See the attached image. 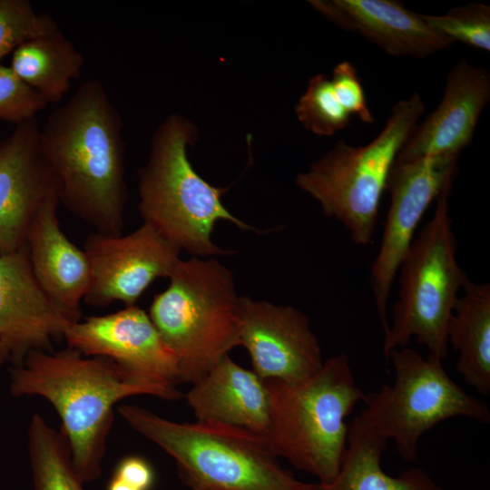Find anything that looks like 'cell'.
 <instances>
[{
    "mask_svg": "<svg viewBox=\"0 0 490 490\" xmlns=\"http://www.w3.org/2000/svg\"><path fill=\"white\" fill-rule=\"evenodd\" d=\"M196 421L235 426L264 434L270 401L265 383L253 370L221 358L186 395Z\"/></svg>",
    "mask_w": 490,
    "mask_h": 490,
    "instance_id": "cell-19",
    "label": "cell"
},
{
    "mask_svg": "<svg viewBox=\"0 0 490 490\" xmlns=\"http://www.w3.org/2000/svg\"><path fill=\"white\" fill-rule=\"evenodd\" d=\"M58 29L52 16L36 13L28 0H0V61L23 42Z\"/></svg>",
    "mask_w": 490,
    "mask_h": 490,
    "instance_id": "cell-26",
    "label": "cell"
},
{
    "mask_svg": "<svg viewBox=\"0 0 490 490\" xmlns=\"http://www.w3.org/2000/svg\"><path fill=\"white\" fill-rule=\"evenodd\" d=\"M264 383L270 409L262 436L271 451L320 483L332 480L347 449L346 418L366 396L356 382L348 355L328 358L304 380Z\"/></svg>",
    "mask_w": 490,
    "mask_h": 490,
    "instance_id": "cell-4",
    "label": "cell"
},
{
    "mask_svg": "<svg viewBox=\"0 0 490 490\" xmlns=\"http://www.w3.org/2000/svg\"><path fill=\"white\" fill-rule=\"evenodd\" d=\"M149 317L177 358L181 382L194 384L240 346L239 299L229 269L211 258L180 260Z\"/></svg>",
    "mask_w": 490,
    "mask_h": 490,
    "instance_id": "cell-5",
    "label": "cell"
},
{
    "mask_svg": "<svg viewBox=\"0 0 490 490\" xmlns=\"http://www.w3.org/2000/svg\"><path fill=\"white\" fill-rule=\"evenodd\" d=\"M387 440L359 415L348 425L347 449L337 475L327 483L313 484L312 490H443L420 467H411L397 476L387 475L381 456Z\"/></svg>",
    "mask_w": 490,
    "mask_h": 490,
    "instance_id": "cell-20",
    "label": "cell"
},
{
    "mask_svg": "<svg viewBox=\"0 0 490 490\" xmlns=\"http://www.w3.org/2000/svg\"><path fill=\"white\" fill-rule=\"evenodd\" d=\"M425 104L416 93L396 103L379 134L363 146L338 142L296 183L340 222L358 245L372 242L382 193L397 157L412 135Z\"/></svg>",
    "mask_w": 490,
    "mask_h": 490,
    "instance_id": "cell-7",
    "label": "cell"
},
{
    "mask_svg": "<svg viewBox=\"0 0 490 490\" xmlns=\"http://www.w3.org/2000/svg\"><path fill=\"white\" fill-rule=\"evenodd\" d=\"M106 490H139V489L126 484L125 482L113 475L110 481L108 482Z\"/></svg>",
    "mask_w": 490,
    "mask_h": 490,
    "instance_id": "cell-30",
    "label": "cell"
},
{
    "mask_svg": "<svg viewBox=\"0 0 490 490\" xmlns=\"http://www.w3.org/2000/svg\"><path fill=\"white\" fill-rule=\"evenodd\" d=\"M330 80L335 95L350 115H357L365 123L375 122L357 69L349 61L338 64L332 70Z\"/></svg>",
    "mask_w": 490,
    "mask_h": 490,
    "instance_id": "cell-28",
    "label": "cell"
},
{
    "mask_svg": "<svg viewBox=\"0 0 490 490\" xmlns=\"http://www.w3.org/2000/svg\"><path fill=\"white\" fill-rule=\"evenodd\" d=\"M57 194L42 204L29 228L26 247L38 283L71 324L82 319L81 302L89 289L91 272L84 250L60 227Z\"/></svg>",
    "mask_w": 490,
    "mask_h": 490,
    "instance_id": "cell-17",
    "label": "cell"
},
{
    "mask_svg": "<svg viewBox=\"0 0 490 490\" xmlns=\"http://www.w3.org/2000/svg\"><path fill=\"white\" fill-rule=\"evenodd\" d=\"M295 112L303 126L317 135L331 136L350 123L351 115L338 100L330 76L326 74L310 79Z\"/></svg>",
    "mask_w": 490,
    "mask_h": 490,
    "instance_id": "cell-24",
    "label": "cell"
},
{
    "mask_svg": "<svg viewBox=\"0 0 490 490\" xmlns=\"http://www.w3.org/2000/svg\"><path fill=\"white\" fill-rule=\"evenodd\" d=\"M450 191L446 189L436 199L432 218L415 236L397 270V299L392 324L384 335L386 359L391 350L406 347L412 338L429 354L441 359L447 355V322L468 279L456 260Z\"/></svg>",
    "mask_w": 490,
    "mask_h": 490,
    "instance_id": "cell-8",
    "label": "cell"
},
{
    "mask_svg": "<svg viewBox=\"0 0 490 490\" xmlns=\"http://www.w3.org/2000/svg\"><path fill=\"white\" fill-rule=\"evenodd\" d=\"M83 250L91 272L83 300L104 307L114 301L135 305L156 279L171 276L181 250L143 222L126 235L93 231L85 239Z\"/></svg>",
    "mask_w": 490,
    "mask_h": 490,
    "instance_id": "cell-12",
    "label": "cell"
},
{
    "mask_svg": "<svg viewBox=\"0 0 490 490\" xmlns=\"http://www.w3.org/2000/svg\"><path fill=\"white\" fill-rule=\"evenodd\" d=\"M48 103L11 67L0 64V120L16 125L36 118Z\"/></svg>",
    "mask_w": 490,
    "mask_h": 490,
    "instance_id": "cell-27",
    "label": "cell"
},
{
    "mask_svg": "<svg viewBox=\"0 0 490 490\" xmlns=\"http://www.w3.org/2000/svg\"><path fill=\"white\" fill-rule=\"evenodd\" d=\"M118 413L176 462L191 490H312L283 468L260 434L216 423H178L136 405Z\"/></svg>",
    "mask_w": 490,
    "mask_h": 490,
    "instance_id": "cell-3",
    "label": "cell"
},
{
    "mask_svg": "<svg viewBox=\"0 0 490 490\" xmlns=\"http://www.w3.org/2000/svg\"><path fill=\"white\" fill-rule=\"evenodd\" d=\"M10 392L16 397L39 396L51 403L83 483L102 473L113 408L119 401L136 395L175 400L162 389L132 382L110 359L86 357L71 348L30 352L12 369Z\"/></svg>",
    "mask_w": 490,
    "mask_h": 490,
    "instance_id": "cell-2",
    "label": "cell"
},
{
    "mask_svg": "<svg viewBox=\"0 0 490 490\" xmlns=\"http://www.w3.org/2000/svg\"><path fill=\"white\" fill-rule=\"evenodd\" d=\"M64 338L83 356L110 359L132 382L181 397L175 387L181 382L177 358L138 306L71 323Z\"/></svg>",
    "mask_w": 490,
    "mask_h": 490,
    "instance_id": "cell-11",
    "label": "cell"
},
{
    "mask_svg": "<svg viewBox=\"0 0 490 490\" xmlns=\"http://www.w3.org/2000/svg\"><path fill=\"white\" fill-rule=\"evenodd\" d=\"M422 16L431 28L453 43L458 41L476 49L490 50V7L485 4L468 3L442 15Z\"/></svg>",
    "mask_w": 490,
    "mask_h": 490,
    "instance_id": "cell-25",
    "label": "cell"
},
{
    "mask_svg": "<svg viewBox=\"0 0 490 490\" xmlns=\"http://www.w3.org/2000/svg\"><path fill=\"white\" fill-rule=\"evenodd\" d=\"M193 134L191 124L178 115L158 127L148 162L138 173V211L143 222L181 250L202 257L230 254L211 240L216 221L226 220L243 230H259L224 207L221 196L227 189L211 185L194 171L186 152Z\"/></svg>",
    "mask_w": 490,
    "mask_h": 490,
    "instance_id": "cell-6",
    "label": "cell"
},
{
    "mask_svg": "<svg viewBox=\"0 0 490 490\" xmlns=\"http://www.w3.org/2000/svg\"><path fill=\"white\" fill-rule=\"evenodd\" d=\"M458 155L440 154L396 161L387 189L390 203L377 255L370 269V286L384 331L388 330L387 305L399 265L431 202L450 189Z\"/></svg>",
    "mask_w": 490,
    "mask_h": 490,
    "instance_id": "cell-10",
    "label": "cell"
},
{
    "mask_svg": "<svg viewBox=\"0 0 490 490\" xmlns=\"http://www.w3.org/2000/svg\"><path fill=\"white\" fill-rule=\"evenodd\" d=\"M36 118L16 125L0 141V253L26 246L31 223L57 181L39 147Z\"/></svg>",
    "mask_w": 490,
    "mask_h": 490,
    "instance_id": "cell-14",
    "label": "cell"
},
{
    "mask_svg": "<svg viewBox=\"0 0 490 490\" xmlns=\"http://www.w3.org/2000/svg\"><path fill=\"white\" fill-rule=\"evenodd\" d=\"M490 99V74L466 59L458 61L446 76L437 108L416 127L396 161L453 154L470 145L480 115Z\"/></svg>",
    "mask_w": 490,
    "mask_h": 490,
    "instance_id": "cell-16",
    "label": "cell"
},
{
    "mask_svg": "<svg viewBox=\"0 0 490 490\" xmlns=\"http://www.w3.org/2000/svg\"><path fill=\"white\" fill-rule=\"evenodd\" d=\"M389 359L396 372L394 384L366 394L359 416L385 439H393L406 461L416 459L419 439L442 421L465 416L489 423L487 405L448 376L443 359L432 354L424 358L408 347L391 350Z\"/></svg>",
    "mask_w": 490,
    "mask_h": 490,
    "instance_id": "cell-9",
    "label": "cell"
},
{
    "mask_svg": "<svg viewBox=\"0 0 490 490\" xmlns=\"http://www.w3.org/2000/svg\"><path fill=\"white\" fill-rule=\"evenodd\" d=\"M239 323L240 346L261 380L298 382L321 368L319 341L300 310L240 297Z\"/></svg>",
    "mask_w": 490,
    "mask_h": 490,
    "instance_id": "cell-13",
    "label": "cell"
},
{
    "mask_svg": "<svg viewBox=\"0 0 490 490\" xmlns=\"http://www.w3.org/2000/svg\"><path fill=\"white\" fill-rule=\"evenodd\" d=\"M8 358H9V353L6 348L0 342V368Z\"/></svg>",
    "mask_w": 490,
    "mask_h": 490,
    "instance_id": "cell-31",
    "label": "cell"
},
{
    "mask_svg": "<svg viewBox=\"0 0 490 490\" xmlns=\"http://www.w3.org/2000/svg\"><path fill=\"white\" fill-rule=\"evenodd\" d=\"M113 475L139 490H151L155 480L151 464L138 456L122 458L116 466Z\"/></svg>",
    "mask_w": 490,
    "mask_h": 490,
    "instance_id": "cell-29",
    "label": "cell"
},
{
    "mask_svg": "<svg viewBox=\"0 0 490 490\" xmlns=\"http://www.w3.org/2000/svg\"><path fill=\"white\" fill-rule=\"evenodd\" d=\"M28 454L34 490H83L66 436L39 414L30 421Z\"/></svg>",
    "mask_w": 490,
    "mask_h": 490,
    "instance_id": "cell-23",
    "label": "cell"
},
{
    "mask_svg": "<svg viewBox=\"0 0 490 490\" xmlns=\"http://www.w3.org/2000/svg\"><path fill=\"white\" fill-rule=\"evenodd\" d=\"M59 203L105 234H122L128 200L122 121L97 79L83 82L39 132Z\"/></svg>",
    "mask_w": 490,
    "mask_h": 490,
    "instance_id": "cell-1",
    "label": "cell"
},
{
    "mask_svg": "<svg viewBox=\"0 0 490 490\" xmlns=\"http://www.w3.org/2000/svg\"><path fill=\"white\" fill-rule=\"evenodd\" d=\"M69 322L38 283L27 247L0 253V342L20 365L32 351H52Z\"/></svg>",
    "mask_w": 490,
    "mask_h": 490,
    "instance_id": "cell-15",
    "label": "cell"
},
{
    "mask_svg": "<svg viewBox=\"0 0 490 490\" xmlns=\"http://www.w3.org/2000/svg\"><path fill=\"white\" fill-rule=\"evenodd\" d=\"M446 326L448 345L458 352L456 371L479 394L490 393V284L467 279Z\"/></svg>",
    "mask_w": 490,
    "mask_h": 490,
    "instance_id": "cell-21",
    "label": "cell"
},
{
    "mask_svg": "<svg viewBox=\"0 0 490 490\" xmlns=\"http://www.w3.org/2000/svg\"><path fill=\"white\" fill-rule=\"evenodd\" d=\"M310 4L341 28L361 34L389 55L423 58L454 44L431 28L422 15L398 1L318 0Z\"/></svg>",
    "mask_w": 490,
    "mask_h": 490,
    "instance_id": "cell-18",
    "label": "cell"
},
{
    "mask_svg": "<svg viewBox=\"0 0 490 490\" xmlns=\"http://www.w3.org/2000/svg\"><path fill=\"white\" fill-rule=\"evenodd\" d=\"M83 64V54L58 29L19 44L12 53L10 67L50 103L64 97Z\"/></svg>",
    "mask_w": 490,
    "mask_h": 490,
    "instance_id": "cell-22",
    "label": "cell"
}]
</instances>
